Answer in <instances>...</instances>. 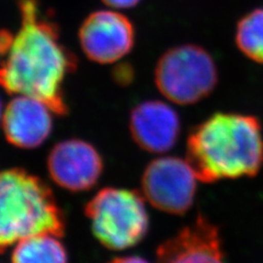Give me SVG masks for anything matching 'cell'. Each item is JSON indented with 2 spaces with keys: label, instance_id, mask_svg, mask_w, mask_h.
<instances>
[{
  "label": "cell",
  "instance_id": "11",
  "mask_svg": "<svg viewBox=\"0 0 263 263\" xmlns=\"http://www.w3.org/2000/svg\"><path fill=\"white\" fill-rule=\"evenodd\" d=\"M51 112L44 102L35 98L18 96L12 99L3 114L8 142L24 149L40 146L52 132Z\"/></svg>",
  "mask_w": 263,
  "mask_h": 263
},
{
  "label": "cell",
  "instance_id": "8",
  "mask_svg": "<svg viewBox=\"0 0 263 263\" xmlns=\"http://www.w3.org/2000/svg\"><path fill=\"white\" fill-rule=\"evenodd\" d=\"M47 169L56 184L79 192L95 186L101 177L103 162L92 145L81 139H67L49 153Z\"/></svg>",
  "mask_w": 263,
  "mask_h": 263
},
{
  "label": "cell",
  "instance_id": "4",
  "mask_svg": "<svg viewBox=\"0 0 263 263\" xmlns=\"http://www.w3.org/2000/svg\"><path fill=\"white\" fill-rule=\"evenodd\" d=\"M93 235L105 248L121 251L141 242L149 229L145 197L127 189L106 187L86 205Z\"/></svg>",
  "mask_w": 263,
  "mask_h": 263
},
{
  "label": "cell",
  "instance_id": "13",
  "mask_svg": "<svg viewBox=\"0 0 263 263\" xmlns=\"http://www.w3.org/2000/svg\"><path fill=\"white\" fill-rule=\"evenodd\" d=\"M236 44L247 59L263 64V9L252 10L238 22Z\"/></svg>",
  "mask_w": 263,
  "mask_h": 263
},
{
  "label": "cell",
  "instance_id": "2",
  "mask_svg": "<svg viewBox=\"0 0 263 263\" xmlns=\"http://www.w3.org/2000/svg\"><path fill=\"white\" fill-rule=\"evenodd\" d=\"M186 160L199 181L254 177L263 167V135L252 115L218 112L187 137Z\"/></svg>",
  "mask_w": 263,
  "mask_h": 263
},
{
  "label": "cell",
  "instance_id": "5",
  "mask_svg": "<svg viewBox=\"0 0 263 263\" xmlns=\"http://www.w3.org/2000/svg\"><path fill=\"white\" fill-rule=\"evenodd\" d=\"M215 61L195 44L175 46L163 53L155 68V84L172 103L192 105L208 98L216 88Z\"/></svg>",
  "mask_w": 263,
  "mask_h": 263
},
{
  "label": "cell",
  "instance_id": "9",
  "mask_svg": "<svg viewBox=\"0 0 263 263\" xmlns=\"http://www.w3.org/2000/svg\"><path fill=\"white\" fill-rule=\"evenodd\" d=\"M162 262H221L225 258L218 227L202 214L160 243L156 251Z\"/></svg>",
  "mask_w": 263,
  "mask_h": 263
},
{
  "label": "cell",
  "instance_id": "3",
  "mask_svg": "<svg viewBox=\"0 0 263 263\" xmlns=\"http://www.w3.org/2000/svg\"><path fill=\"white\" fill-rule=\"evenodd\" d=\"M64 233L63 213L42 180L18 168L0 172V253L31 236Z\"/></svg>",
  "mask_w": 263,
  "mask_h": 263
},
{
  "label": "cell",
  "instance_id": "15",
  "mask_svg": "<svg viewBox=\"0 0 263 263\" xmlns=\"http://www.w3.org/2000/svg\"><path fill=\"white\" fill-rule=\"evenodd\" d=\"M109 7L117 8V9H127L136 6L141 0H102Z\"/></svg>",
  "mask_w": 263,
  "mask_h": 263
},
{
  "label": "cell",
  "instance_id": "10",
  "mask_svg": "<svg viewBox=\"0 0 263 263\" xmlns=\"http://www.w3.org/2000/svg\"><path fill=\"white\" fill-rule=\"evenodd\" d=\"M129 129L142 149L163 154L174 148L181 133L177 111L168 103L149 100L137 104L130 113Z\"/></svg>",
  "mask_w": 263,
  "mask_h": 263
},
{
  "label": "cell",
  "instance_id": "1",
  "mask_svg": "<svg viewBox=\"0 0 263 263\" xmlns=\"http://www.w3.org/2000/svg\"><path fill=\"white\" fill-rule=\"evenodd\" d=\"M21 27L0 62V87L8 93L44 102L57 115L67 113L63 82L76 61L60 42L53 24L41 19L35 0H21Z\"/></svg>",
  "mask_w": 263,
  "mask_h": 263
},
{
  "label": "cell",
  "instance_id": "7",
  "mask_svg": "<svg viewBox=\"0 0 263 263\" xmlns=\"http://www.w3.org/2000/svg\"><path fill=\"white\" fill-rule=\"evenodd\" d=\"M79 40L89 60L99 64H112L132 51L135 31L125 15L101 10L90 14L81 24Z\"/></svg>",
  "mask_w": 263,
  "mask_h": 263
},
{
  "label": "cell",
  "instance_id": "12",
  "mask_svg": "<svg viewBox=\"0 0 263 263\" xmlns=\"http://www.w3.org/2000/svg\"><path fill=\"white\" fill-rule=\"evenodd\" d=\"M52 234H40L22 239L12 251V261L16 263H61L68 260L63 243Z\"/></svg>",
  "mask_w": 263,
  "mask_h": 263
},
{
  "label": "cell",
  "instance_id": "17",
  "mask_svg": "<svg viewBox=\"0 0 263 263\" xmlns=\"http://www.w3.org/2000/svg\"><path fill=\"white\" fill-rule=\"evenodd\" d=\"M113 261H119V262H144L146 261L143 258H139V257H128V258H119V259H114Z\"/></svg>",
  "mask_w": 263,
  "mask_h": 263
},
{
  "label": "cell",
  "instance_id": "6",
  "mask_svg": "<svg viewBox=\"0 0 263 263\" xmlns=\"http://www.w3.org/2000/svg\"><path fill=\"white\" fill-rule=\"evenodd\" d=\"M197 179L186 159L161 157L148 163L142 177L145 200L171 215H183L195 200Z\"/></svg>",
  "mask_w": 263,
  "mask_h": 263
},
{
  "label": "cell",
  "instance_id": "18",
  "mask_svg": "<svg viewBox=\"0 0 263 263\" xmlns=\"http://www.w3.org/2000/svg\"><path fill=\"white\" fill-rule=\"evenodd\" d=\"M3 112H2V101H0V118H2Z\"/></svg>",
  "mask_w": 263,
  "mask_h": 263
},
{
  "label": "cell",
  "instance_id": "14",
  "mask_svg": "<svg viewBox=\"0 0 263 263\" xmlns=\"http://www.w3.org/2000/svg\"><path fill=\"white\" fill-rule=\"evenodd\" d=\"M117 76H115V79L120 81L121 84H127V82L130 81V79L133 78V69H132L129 66H120V67L117 69Z\"/></svg>",
  "mask_w": 263,
  "mask_h": 263
},
{
  "label": "cell",
  "instance_id": "16",
  "mask_svg": "<svg viewBox=\"0 0 263 263\" xmlns=\"http://www.w3.org/2000/svg\"><path fill=\"white\" fill-rule=\"evenodd\" d=\"M12 35L7 32H0V56H4L10 45Z\"/></svg>",
  "mask_w": 263,
  "mask_h": 263
}]
</instances>
